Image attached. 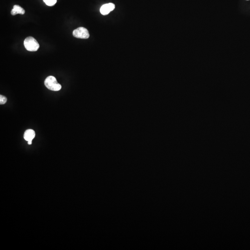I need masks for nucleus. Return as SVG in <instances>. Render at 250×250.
I'll use <instances>...</instances> for the list:
<instances>
[{"mask_svg":"<svg viewBox=\"0 0 250 250\" xmlns=\"http://www.w3.org/2000/svg\"><path fill=\"white\" fill-rule=\"evenodd\" d=\"M45 85L48 89L54 91H59L62 88V86L58 83L56 79L52 75L48 76L46 79Z\"/></svg>","mask_w":250,"mask_h":250,"instance_id":"obj_1","label":"nucleus"},{"mask_svg":"<svg viewBox=\"0 0 250 250\" xmlns=\"http://www.w3.org/2000/svg\"><path fill=\"white\" fill-rule=\"evenodd\" d=\"M24 45L25 48L30 52L37 51L40 48V45L38 41L32 37L26 38L24 41Z\"/></svg>","mask_w":250,"mask_h":250,"instance_id":"obj_2","label":"nucleus"},{"mask_svg":"<svg viewBox=\"0 0 250 250\" xmlns=\"http://www.w3.org/2000/svg\"><path fill=\"white\" fill-rule=\"evenodd\" d=\"M115 5L112 3L104 4L101 6L100 8V12L102 15H107L111 11L114 10Z\"/></svg>","mask_w":250,"mask_h":250,"instance_id":"obj_4","label":"nucleus"},{"mask_svg":"<svg viewBox=\"0 0 250 250\" xmlns=\"http://www.w3.org/2000/svg\"><path fill=\"white\" fill-rule=\"evenodd\" d=\"M43 1L48 6H54L57 2V0H43Z\"/></svg>","mask_w":250,"mask_h":250,"instance_id":"obj_7","label":"nucleus"},{"mask_svg":"<svg viewBox=\"0 0 250 250\" xmlns=\"http://www.w3.org/2000/svg\"><path fill=\"white\" fill-rule=\"evenodd\" d=\"M25 13V10L21 6L18 5H14L11 12V14L13 15H15L17 14H24Z\"/></svg>","mask_w":250,"mask_h":250,"instance_id":"obj_6","label":"nucleus"},{"mask_svg":"<svg viewBox=\"0 0 250 250\" xmlns=\"http://www.w3.org/2000/svg\"><path fill=\"white\" fill-rule=\"evenodd\" d=\"M73 35L75 38L79 39H87L89 37L88 30L83 27H80L74 30Z\"/></svg>","mask_w":250,"mask_h":250,"instance_id":"obj_3","label":"nucleus"},{"mask_svg":"<svg viewBox=\"0 0 250 250\" xmlns=\"http://www.w3.org/2000/svg\"><path fill=\"white\" fill-rule=\"evenodd\" d=\"M35 136V133L34 130L32 129H28L26 130L24 133V138L26 141H27L28 144L31 145L32 143V140L34 138Z\"/></svg>","mask_w":250,"mask_h":250,"instance_id":"obj_5","label":"nucleus"},{"mask_svg":"<svg viewBox=\"0 0 250 250\" xmlns=\"http://www.w3.org/2000/svg\"><path fill=\"white\" fill-rule=\"evenodd\" d=\"M7 101V99L6 97L2 95H0V104H4L6 103Z\"/></svg>","mask_w":250,"mask_h":250,"instance_id":"obj_8","label":"nucleus"}]
</instances>
